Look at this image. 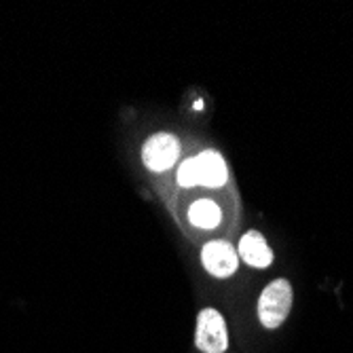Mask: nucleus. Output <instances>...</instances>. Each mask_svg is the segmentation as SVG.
I'll return each mask as SVG.
<instances>
[{"label": "nucleus", "instance_id": "6", "mask_svg": "<svg viewBox=\"0 0 353 353\" xmlns=\"http://www.w3.org/2000/svg\"><path fill=\"white\" fill-rule=\"evenodd\" d=\"M197 165H199V184L208 188H220L227 182V163L216 150H203L197 154Z\"/></svg>", "mask_w": 353, "mask_h": 353}, {"label": "nucleus", "instance_id": "2", "mask_svg": "<svg viewBox=\"0 0 353 353\" xmlns=\"http://www.w3.org/2000/svg\"><path fill=\"white\" fill-rule=\"evenodd\" d=\"M197 347L203 353H224L229 347L227 322L216 309H203L197 315Z\"/></svg>", "mask_w": 353, "mask_h": 353}, {"label": "nucleus", "instance_id": "9", "mask_svg": "<svg viewBox=\"0 0 353 353\" xmlns=\"http://www.w3.org/2000/svg\"><path fill=\"white\" fill-rule=\"evenodd\" d=\"M195 110H203V102H195Z\"/></svg>", "mask_w": 353, "mask_h": 353}, {"label": "nucleus", "instance_id": "3", "mask_svg": "<svg viewBox=\"0 0 353 353\" xmlns=\"http://www.w3.org/2000/svg\"><path fill=\"white\" fill-rule=\"evenodd\" d=\"M178 152L180 144L172 134H154L142 148V161L152 172H165L176 163Z\"/></svg>", "mask_w": 353, "mask_h": 353}, {"label": "nucleus", "instance_id": "4", "mask_svg": "<svg viewBox=\"0 0 353 353\" xmlns=\"http://www.w3.org/2000/svg\"><path fill=\"white\" fill-rule=\"evenodd\" d=\"M201 263L214 277H231L237 271V250L229 241H210L201 250Z\"/></svg>", "mask_w": 353, "mask_h": 353}, {"label": "nucleus", "instance_id": "1", "mask_svg": "<svg viewBox=\"0 0 353 353\" xmlns=\"http://www.w3.org/2000/svg\"><path fill=\"white\" fill-rule=\"evenodd\" d=\"M292 285L288 279H275L271 281L263 294H261V301H259V319L261 324L269 330H275L279 328L285 317L290 315V309H292Z\"/></svg>", "mask_w": 353, "mask_h": 353}, {"label": "nucleus", "instance_id": "8", "mask_svg": "<svg viewBox=\"0 0 353 353\" xmlns=\"http://www.w3.org/2000/svg\"><path fill=\"white\" fill-rule=\"evenodd\" d=\"M178 184L180 186H197L199 184V165H197V157L186 159L178 170Z\"/></svg>", "mask_w": 353, "mask_h": 353}, {"label": "nucleus", "instance_id": "7", "mask_svg": "<svg viewBox=\"0 0 353 353\" xmlns=\"http://www.w3.org/2000/svg\"><path fill=\"white\" fill-rule=\"evenodd\" d=\"M188 220L199 229H216L220 224V220H222V212L214 201L201 199V201H195L190 205Z\"/></svg>", "mask_w": 353, "mask_h": 353}, {"label": "nucleus", "instance_id": "5", "mask_svg": "<svg viewBox=\"0 0 353 353\" xmlns=\"http://www.w3.org/2000/svg\"><path fill=\"white\" fill-rule=\"evenodd\" d=\"M239 259L256 269H267L273 263V252L259 231H248L239 239Z\"/></svg>", "mask_w": 353, "mask_h": 353}]
</instances>
